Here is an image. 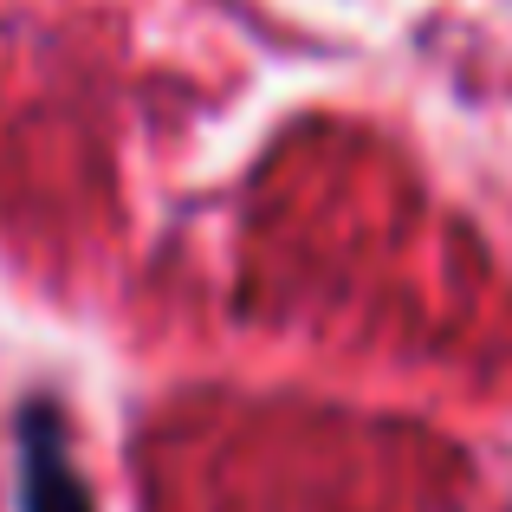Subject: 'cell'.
Here are the masks:
<instances>
[{
  "instance_id": "cell-1",
  "label": "cell",
  "mask_w": 512,
  "mask_h": 512,
  "mask_svg": "<svg viewBox=\"0 0 512 512\" xmlns=\"http://www.w3.org/2000/svg\"><path fill=\"white\" fill-rule=\"evenodd\" d=\"M20 512H91V493L65 454V428L52 409L20 415Z\"/></svg>"
}]
</instances>
